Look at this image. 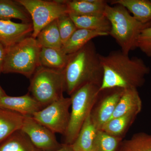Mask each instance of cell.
<instances>
[{
  "label": "cell",
  "mask_w": 151,
  "mask_h": 151,
  "mask_svg": "<svg viewBox=\"0 0 151 151\" xmlns=\"http://www.w3.org/2000/svg\"><path fill=\"white\" fill-rule=\"evenodd\" d=\"M7 95L6 94V92L4 91V89L2 88L1 86H0V99L2 97H4V96Z\"/></svg>",
  "instance_id": "31"
},
{
  "label": "cell",
  "mask_w": 151,
  "mask_h": 151,
  "mask_svg": "<svg viewBox=\"0 0 151 151\" xmlns=\"http://www.w3.org/2000/svg\"><path fill=\"white\" fill-rule=\"evenodd\" d=\"M118 151H151V134L137 133L131 139L122 142Z\"/></svg>",
  "instance_id": "26"
},
{
  "label": "cell",
  "mask_w": 151,
  "mask_h": 151,
  "mask_svg": "<svg viewBox=\"0 0 151 151\" xmlns=\"http://www.w3.org/2000/svg\"><path fill=\"white\" fill-rule=\"evenodd\" d=\"M122 138L114 137L98 130L92 145V151H118Z\"/></svg>",
  "instance_id": "25"
},
{
  "label": "cell",
  "mask_w": 151,
  "mask_h": 151,
  "mask_svg": "<svg viewBox=\"0 0 151 151\" xmlns=\"http://www.w3.org/2000/svg\"><path fill=\"white\" fill-rule=\"evenodd\" d=\"M0 107L14 111L24 116H32L44 108L29 94L19 97L6 95L0 99Z\"/></svg>",
  "instance_id": "12"
},
{
  "label": "cell",
  "mask_w": 151,
  "mask_h": 151,
  "mask_svg": "<svg viewBox=\"0 0 151 151\" xmlns=\"http://www.w3.org/2000/svg\"><path fill=\"white\" fill-rule=\"evenodd\" d=\"M110 3L123 6L145 29L151 27V0H113Z\"/></svg>",
  "instance_id": "13"
},
{
  "label": "cell",
  "mask_w": 151,
  "mask_h": 151,
  "mask_svg": "<svg viewBox=\"0 0 151 151\" xmlns=\"http://www.w3.org/2000/svg\"><path fill=\"white\" fill-rule=\"evenodd\" d=\"M64 68L65 91L71 96L78 89L86 84H93L100 87L103 71L100 54L94 43L89 42L78 51L68 55Z\"/></svg>",
  "instance_id": "2"
},
{
  "label": "cell",
  "mask_w": 151,
  "mask_h": 151,
  "mask_svg": "<svg viewBox=\"0 0 151 151\" xmlns=\"http://www.w3.org/2000/svg\"><path fill=\"white\" fill-rule=\"evenodd\" d=\"M52 151H74L71 145H66L64 144L60 149Z\"/></svg>",
  "instance_id": "30"
},
{
  "label": "cell",
  "mask_w": 151,
  "mask_h": 151,
  "mask_svg": "<svg viewBox=\"0 0 151 151\" xmlns=\"http://www.w3.org/2000/svg\"><path fill=\"white\" fill-rule=\"evenodd\" d=\"M137 47L147 56L151 57V27L141 31L137 41Z\"/></svg>",
  "instance_id": "28"
},
{
  "label": "cell",
  "mask_w": 151,
  "mask_h": 151,
  "mask_svg": "<svg viewBox=\"0 0 151 151\" xmlns=\"http://www.w3.org/2000/svg\"><path fill=\"white\" fill-rule=\"evenodd\" d=\"M33 31L32 23H18L0 20V42L9 48L31 36Z\"/></svg>",
  "instance_id": "11"
},
{
  "label": "cell",
  "mask_w": 151,
  "mask_h": 151,
  "mask_svg": "<svg viewBox=\"0 0 151 151\" xmlns=\"http://www.w3.org/2000/svg\"><path fill=\"white\" fill-rule=\"evenodd\" d=\"M137 116V114L130 113L111 119L101 130L114 137L122 138V136L134 121Z\"/></svg>",
  "instance_id": "24"
},
{
  "label": "cell",
  "mask_w": 151,
  "mask_h": 151,
  "mask_svg": "<svg viewBox=\"0 0 151 151\" xmlns=\"http://www.w3.org/2000/svg\"><path fill=\"white\" fill-rule=\"evenodd\" d=\"M36 39L41 47L61 50L63 43L58 30L57 19L44 28Z\"/></svg>",
  "instance_id": "22"
},
{
  "label": "cell",
  "mask_w": 151,
  "mask_h": 151,
  "mask_svg": "<svg viewBox=\"0 0 151 151\" xmlns=\"http://www.w3.org/2000/svg\"><path fill=\"white\" fill-rule=\"evenodd\" d=\"M21 130L27 135L37 151L56 150L63 145L57 141L53 132L37 122L32 116H24Z\"/></svg>",
  "instance_id": "9"
},
{
  "label": "cell",
  "mask_w": 151,
  "mask_h": 151,
  "mask_svg": "<svg viewBox=\"0 0 151 151\" xmlns=\"http://www.w3.org/2000/svg\"><path fill=\"white\" fill-rule=\"evenodd\" d=\"M69 55L64 53L62 50L41 47L39 59L40 66L55 69L64 70L68 60Z\"/></svg>",
  "instance_id": "19"
},
{
  "label": "cell",
  "mask_w": 151,
  "mask_h": 151,
  "mask_svg": "<svg viewBox=\"0 0 151 151\" xmlns=\"http://www.w3.org/2000/svg\"><path fill=\"white\" fill-rule=\"evenodd\" d=\"M68 14L77 16L103 15L107 2L104 0L65 1Z\"/></svg>",
  "instance_id": "14"
},
{
  "label": "cell",
  "mask_w": 151,
  "mask_h": 151,
  "mask_svg": "<svg viewBox=\"0 0 151 151\" xmlns=\"http://www.w3.org/2000/svg\"><path fill=\"white\" fill-rule=\"evenodd\" d=\"M26 9L32 19L33 31L31 36L36 38L44 28L63 15L68 14L66 0H16Z\"/></svg>",
  "instance_id": "7"
},
{
  "label": "cell",
  "mask_w": 151,
  "mask_h": 151,
  "mask_svg": "<svg viewBox=\"0 0 151 151\" xmlns=\"http://www.w3.org/2000/svg\"><path fill=\"white\" fill-rule=\"evenodd\" d=\"M104 15L111 25L109 35L116 40L121 51L129 55L137 48V41L144 26L130 14L126 8L120 4L105 6Z\"/></svg>",
  "instance_id": "3"
},
{
  "label": "cell",
  "mask_w": 151,
  "mask_h": 151,
  "mask_svg": "<svg viewBox=\"0 0 151 151\" xmlns=\"http://www.w3.org/2000/svg\"><path fill=\"white\" fill-rule=\"evenodd\" d=\"M12 19L20 20L23 23H32L27 11L16 0H0V20Z\"/></svg>",
  "instance_id": "21"
},
{
  "label": "cell",
  "mask_w": 151,
  "mask_h": 151,
  "mask_svg": "<svg viewBox=\"0 0 151 151\" xmlns=\"http://www.w3.org/2000/svg\"><path fill=\"white\" fill-rule=\"evenodd\" d=\"M142 100L137 89H125L111 119L128 113H134L138 115L142 111Z\"/></svg>",
  "instance_id": "15"
},
{
  "label": "cell",
  "mask_w": 151,
  "mask_h": 151,
  "mask_svg": "<svg viewBox=\"0 0 151 151\" xmlns=\"http://www.w3.org/2000/svg\"><path fill=\"white\" fill-rule=\"evenodd\" d=\"M70 97H63L50 105L36 112L32 117L52 132L64 135L67 131L71 106Z\"/></svg>",
  "instance_id": "8"
},
{
  "label": "cell",
  "mask_w": 151,
  "mask_h": 151,
  "mask_svg": "<svg viewBox=\"0 0 151 151\" xmlns=\"http://www.w3.org/2000/svg\"><path fill=\"white\" fill-rule=\"evenodd\" d=\"M69 15L78 29L107 33L109 35L111 24L104 14L83 16Z\"/></svg>",
  "instance_id": "18"
},
{
  "label": "cell",
  "mask_w": 151,
  "mask_h": 151,
  "mask_svg": "<svg viewBox=\"0 0 151 151\" xmlns=\"http://www.w3.org/2000/svg\"><path fill=\"white\" fill-rule=\"evenodd\" d=\"M109 35L107 33L77 29L63 45L62 50L67 55L73 54L85 46L94 38Z\"/></svg>",
  "instance_id": "16"
},
{
  "label": "cell",
  "mask_w": 151,
  "mask_h": 151,
  "mask_svg": "<svg viewBox=\"0 0 151 151\" xmlns=\"http://www.w3.org/2000/svg\"><path fill=\"white\" fill-rule=\"evenodd\" d=\"M63 70L40 66L30 78L29 93L43 108L63 97L65 91Z\"/></svg>",
  "instance_id": "5"
},
{
  "label": "cell",
  "mask_w": 151,
  "mask_h": 151,
  "mask_svg": "<svg viewBox=\"0 0 151 151\" xmlns=\"http://www.w3.org/2000/svg\"><path fill=\"white\" fill-rule=\"evenodd\" d=\"M0 151H37L27 135L21 130L11 135L0 144Z\"/></svg>",
  "instance_id": "23"
},
{
  "label": "cell",
  "mask_w": 151,
  "mask_h": 151,
  "mask_svg": "<svg viewBox=\"0 0 151 151\" xmlns=\"http://www.w3.org/2000/svg\"><path fill=\"white\" fill-rule=\"evenodd\" d=\"M41 47L36 39L31 36L9 47L2 73H19L30 78L40 66Z\"/></svg>",
  "instance_id": "4"
},
{
  "label": "cell",
  "mask_w": 151,
  "mask_h": 151,
  "mask_svg": "<svg viewBox=\"0 0 151 151\" xmlns=\"http://www.w3.org/2000/svg\"><path fill=\"white\" fill-rule=\"evenodd\" d=\"M100 93L99 86L89 84L82 86L70 96L71 111L68 127L64 135L65 144L71 145L74 142L97 103Z\"/></svg>",
  "instance_id": "6"
},
{
  "label": "cell",
  "mask_w": 151,
  "mask_h": 151,
  "mask_svg": "<svg viewBox=\"0 0 151 151\" xmlns=\"http://www.w3.org/2000/svg\"><path fill=\"white\" fill-rule=\"evenodd\" d=\"M7 50V48L0 42V74L2 73Z\"/></svg>",
  "instance_id": "29"
},
{
  "label": "cell",
  "mask_w": 151,
  "mask_h": 151,
  "mask_svg": "<svg viewBox=\"0 0 151 151\" xmlns=\"http://www.w3.org/2000/svg\"><path fill=\"white\" fill-rule=\"evenodd\" d=\"M97 130L92 122L91 113L85 120L78 136L71 145L74 151H92Z\"/></svg>",
  "instance_id": "20"
},
{
  "label": "cell",
  "mask_w": 151,
  "mask_h": 151,
  "mask_svg": "<svg viewBox=\"0 0 151 151\" xmlns=\"http://www.w3.org/2000/svg\"><path fill=\"white\" fill-rule=\"evenodd\" d=\"M121 88H112L101 91L103 94L98 105L92 110L91 117L97 130H101L111 119L124 92Z\"/></svg>",
  "instance_id": "10"
},
{
  "label": "cell",
  "mask_w": 151,
  "mask_h": 151,
  "mask_svg": "<svg viewBox=\"0 0 151 151\" xmlns=\"http://www.w3.org/2000/svg\"><path fill=\"white\" fill-rule=\"evenodd\" d=\"M100 58L103 71L100 91L116 88L137 89L144 85L150 72V67L142 58H130L121 50L100 55Z\"/></svg>",
  "instance_id": "1"
},
{
  "label": "cell",
  "mask_w": 151,
  "mask_h": 151,
  "mask_svg": "<svg viewBox=\"0 0 151 151\" xmlns=\"http://www.w3.org/2000/svg\"><path fill=\"white\" fill-rule=\"evenodd\" d=\"M24 116L0 107V144L18 130H21Z\"/></svg>",
  "instance_id": "17"
},
{
  "label": "cell",
  "mask_w": 151,
  "mask_h": 151,
  "mask_svg": "<svg viewBox=\"0 0 151 151\" xmlns=\"http://www.w3.org/2000/svg\"><path fill=\"white\" fill-rule=\"evenodd\" d=\"M57 23L63 45L78 28L68 14L57 19Z\"/></svg>",
  "instance_id": "27"
}]
</instances>
